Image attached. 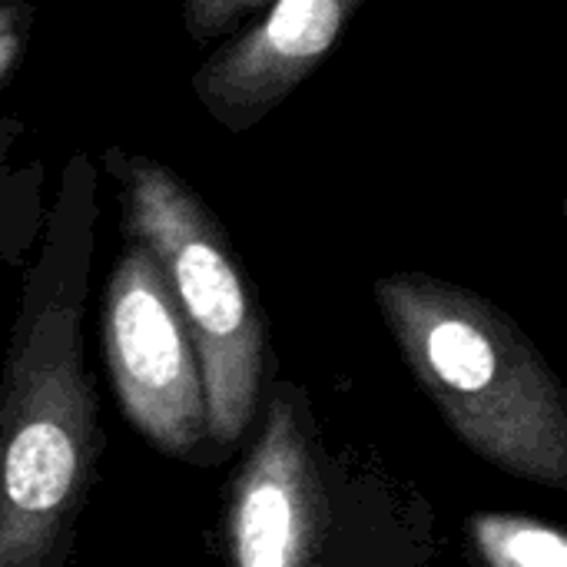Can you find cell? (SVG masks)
<instances>
[{
    "label": "cell",
    "mask_w": 567,
    "mask_h": 567,
    "mask_svg": "<svg viewBox=\"0 0 567 567\" xmlns=\"http://www.w3.org/2000/svg\"><path fill=\"white\" fill-rule=\"evenodd\" d=\"M96 159L73 153L23 266L0 362V567H76L106 432L86 365Z\"/></svg>",
    "instance_id": "obj_1"
},
{
    "label": "cell",
    "mask_w": 567,
    "mask_h": 567,
    "mask_svg": "<svg viewBox=\"0 0 567 567\" xmlns=\"http://www.w3.org/2000/svg\"><path fill=\"white\" fill-rule=\"evenodd\" d=\"M226 567H439L435 498L375 445L336 435L306 385L269 379L216 522Z\"/></svg>",
    "instance_id": "obj_2"
},
{
    "label": "cell",
    "mask_w": 567,
    "mask_h": 567,
    "mask_svg": "<svg viewBox=\"0 0 567 567\" xmlns=\"http://www.w3.org/2000/svg\"><path fill=\"white\" fill-rule=\"evenodd\" d=\"M372 299L405 369L475 458L567 492V389L515 316L422 269L379 276Z\"/></svg>",
    "instance_id": "obj_3"
},
{
    "label": "cell",
    "mask_w": 567,
    "mask_h": 567,
    "mask_svg": "<svg viewBox=\"0 0 567 567\" xmlns=\"http://www.w3.org/2000/svg\"><path fill=\"white\" fill-rule=\"evenodd\" d=\"M123 236L159 262L199 352L213 462L239 452L272 379L269 329L229 229L173 166L126 146L103 150Z\"/></svg>",
    "instance_id": "obj_4"
},
{
    "label": "cell",
    "mask_w": 567,
    "mask_h": 567,
    "mask_svg": "<svg viewBox=\"0 0 567 567\" xmlns=\"http://www.w3.org/2000/svg\"><path fill=\"white\" fill-rule=\"evenodd\" d=\"M103 359L123 419L163 458L206 465L209 419L199 352L156 256L133 236L106 276Z\"/></svg>",
    "instance_id": "obj_5"
},
{
    "label": "cell",
    "mask_w": 567,
    "mask_h": 567,
    "mask_svg": "<svg viewBox=\"0 0 567 567\" xmlns=\"http://www.w3.org/2000/svg\"><path fill=\"white\" fill-rule=\"evenodd\" d=\"M365 0H272L193 70V96L226 133L272 116L332 53Z\"/></svg>",
    "instance_id": "obj_6"
},
{
    "label": "cell",
    "mask_w": 567,
    "mask_h": 567,
    "mask_svg": "<svg viewBox=\"0 0 567 567\" xmlns=\"http://www.w3.org/2000/svg\"><path fill=\"white\" fill-rule=\"evenodd\" d=\"M23 133L17 116H0V272L27 266L47 216L43 159L20 150Z\"/></svg>",
    "instance_id": "obj_7"
},
{
    "label": "cell",
    "mask_w": 567,
    "mask_h": 567,
    "mask_svg": "<svg viewBox=\"0 0 567 567\" xmlns=\"http://www.w3.org/2000/svg\"><path fill=\"white\" fill-rule=\"evenodd\" d=\"M468 551L478 567H567V535L525 512L478 508L465 522Z\"/></svg>",
    "instance_id": "obj_8"
},
{
    "label": "cell",
    "mask_w": 567,
    "mask_h": 567,
    "mask_svg": "<svg viewBox=\"0 0 567 567\" xmlns=\"http://www.w3.org/2000/svg\"><path fill=\"white\" fill-rule=\"evenodd\" d=\"M272 0H179L183 27L193 43H213L259 17Z\"/></svg>",
    "instance_id": "obj_9"
},
{
    "label": "cell",
    "mask_w": 567,
    "mask_h": 567,
    "mask_svg": "<svg viewBox=\"0 0 567 567\" xmlns=\"http://www.w3.org/2000/svg\"><path fill=\"white\" fill-rule=\"evenodd\" d=\"M37 23L33 0H0V83L20 66Z\"/></svg>",
    "instance_id": "obj_10"
}]
</instances>
